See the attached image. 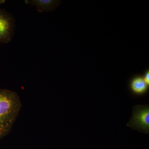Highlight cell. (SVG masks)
I'll list each match as a JSON object with an SVG mask.
<instances>
[{"label": "cell", "mask_w": 149, "mask_h": 149, "mask_svg": "<svg viewBox=\"0 0 149 149\" xmlns=\"http://www.w3.org/2000/svg\"><path fill=\"white\" fill-rule=\"evenodd\" d=\"M142 76H143L145 82H146L147 85L149 86V70L148 69L147 70L145 71Z\"/></svg>", "instance_id": "8992f818"}, {"label": "cell", "mask_w": 149, "mask_h": 149, "mask_svg": "<svg viewBox=\"0 0 149 149\" xmlns=\"http://www.w3.org/2000/svg\"><path fill=\"white\" fill-rule=\"evenodd\" d=\"M131 92L136 95L146 94L149 89V85L144 81L142 75H136L131 79L129 84Z\"/></svg>", "instance_id": "5b68a950"}, {"label": "cell", "mask_w": 149, "mask_h": 149, "mask_svg": "<svg viewBox=\"0 0 149 149\" xmlns=\"http://www.w3.org/2000/svg\"><path fill=\"white\" fill-rule=\"evenodd\" d=\"M61 1L57 0H31L28 3L35 7L40 13L52 11L60 3Z\"/></svg>", "instance_id": "277c9868"}, {"label": "cell", "mask_w": 149, "mask_h": 149, "mask_svg": "<svg viewBox=\"0 0 149 149\" xmlns=\"http://www.w3.org/2000/svg\"><path fill=\"white\" fill-rule=\"evenodd\" d=\"M126 125L134 130L146 133L149 132L148 105H136L133 107L132 117Z\"/></svg>", "instance_id": "7a4b0ae2"}, {"label": "cell", "mask_w": 149, "mask_h": 149, "mask_svg": "<svg viewBox=\"0 0 149 149\" xmlns=\"http://www.w3.org/2000/svg\"><path fill=\"white\" fill-rule=\"evenodd\" d=\"M15 29V19L5 10L0 9V44L11 42Z\"/></svg>", "instance_id": "3957f363"}, {"label": "cell", "mask_w": 149, "mask_h": 149, "mask_svg": "<svg viewBox=\"0 0 149 149\" xmlns=\"http://www.w3.org/2000/svg\"><path fill=\"white\" fill-rule=\"evenodd\" d=\"M6 2V1L5 0H0V4H2Z\"/></svg>", "instance_id": "52a82bcc"}, {"label": "cell", "mask_w": 149, "mask_h": 149, "mask_svg": "<svg viewBox=\"0 0 149 149\" xmlns=\"http://www.w3.org/2000/svg\"><path fill=\"white\" fill-rule=\"evenodd\" d=\"M22 108L17 93L8 90H0V139L10 132Z\"/></svg>", "instance_id": "6da1fadb"}]
</instances>
